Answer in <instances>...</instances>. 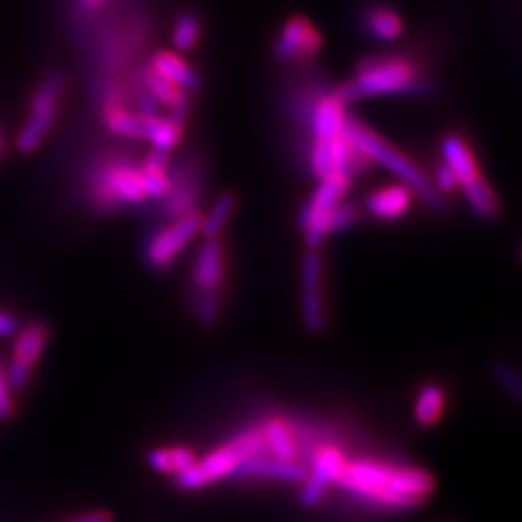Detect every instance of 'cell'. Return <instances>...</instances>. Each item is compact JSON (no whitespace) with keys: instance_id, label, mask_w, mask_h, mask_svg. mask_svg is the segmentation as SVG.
Returning <instances> with one entry per match:
<instances>
[{"instance_id":"6da1fadb","label":"cell","mask_w":522,"mask_h":522,"mask_svg":"<svg viewBox=\"0 0 522 522\" xmlns=\"http://www.w3.org/2000/svg\"><path fill=\"white\" fill-rule=\"evenodd\" d=\"M337 486L379 509L412 511L432 497L435 478L424 468L354 459L345 464Z\"/></svg>"},{"instance_id":"7a4b0ae2","label":"cell","mask_w":522,"mask_h":522,"mask_svg":"<svg viewBox=\"0 0 522 522\" xmlns=\"http://www.w3.org/2000/svg\"><path fill=\"white\" fill-rule=\"evenodd\" d=\"M350 144L354 145L370 163L383 165L387 171L395 174L405 186L412 190L422 202L426 203L434 211H443L445 202L443 196L437 192L432 184V178L424 173L412 159H408L405 153H401L397 147L377 136L374 130L364 126L362 122L348 116L347 128H345Z\"/></svg>"},{"instance_id":"3957f363","label":"cell","mask_w":522,"mask_h":522,"mask_svg":"<svg viewBox=\"0 0 522 522\" xmlns=\"http://www.w3.org/2000/svg\"><path fill=\"white\" fill-rule=\"evenodd\" d=\"M260 453H267L260 428L246 430L242 434L234 435L227 443L207 453L202 459L198 457V461L188 470L174 476V486L182 492L202 490L215 482L231 478L238 464Z\"/></svg>"},{"instance_id":"277c9868","label":"cell","mask_w":522,"mask_h":522,"mask_svg":"<svg viewBox=\"0 0 522 522\" xmlns=\"http://www.w3.org/2000/svg\"><path fill=\"white\" fill-rule=\"evenodd\" d=\"M227 252L221 238H205L192 265V300L196 319L211 327L221 316L223 290L227 285Z\"/></svg>"},{"instance_id":"5b68a950","label":"cell","mask_w":522,"mask_h":522,"mask_svg":"<svg viewBox=\"0 0 522 522\" xmlns=\"http://www.w3.org/2000/svg\"><path fill=\"white\" fill-rule=\"evenodd\" d=\"M422 87V74L418 66L403 57H377L364 60L356 76L337 93L345 101H354L374 95L412 93Z\"/></svg>"},{"instance_id":"8992f818","label":"cell","mask_w":522,"mask_h":522,"mask_svg":"<svg viewBox=\"0 0 522 522\" xmlns=\"http://www.w3.org/2000/svg\"><path fill=\"white\" fill-rule=\"evenodd\" d=\"M91 200L101 211H115L122 205H136L147 200L140 169L113 161L107 163L91 182Z\"/></svg>"},{"instance_id":"52a82bcc","label":"cell","mask_w":522,"mask_h":522,"mask_svg":"<svg viewBox=\"0 0 522 522\" xmlns=\"http://www.w3.org/2000/svg\"><path fill=\"white\" fill-rule=\"evenodd\" d=\"M62 95V78L51 74L37 87L29 103V116L16 138V147L20 153L28 155L35 151L57 120L58 99Z\"/></svg>"},{"instance_id":"ba28073f","label":"cell","mask_w":522,"mask_h":522,"mask_svg":"<svg viewBox=\"0 0 522 522\" xmlns=\"http://www.w3.org/2000/svg\"><path fill=\"white\" fill-rule=\"evenodd\" d=\"M202 213H190L186 217L173 219L165 229L153 234L145 244V265L153 271H165L178 260V256L194 242L200 234Z\"/></svg>"},{"instance_id":"9c48e42d","label":"cell","mask_w":522,"mask_h":522,"mask_svg":"<svg viewBox=\"0 0 522 522\" xmlns=\"http://www.w3.org/2000/svg\"><path fill=\"white\" fill-rule=\"evenodd\" d=\"M347 455L337 445H319L306 464V478L300 490V503L306 509L318 507L325 492L331 486H337L345 464Z\"/></svg>"},{"instance_id":"30bf717a","label":"cell","mask_w":522,"mask_h":522,"mask_svg":"<svg viewBox=\"0 0 522 522\" xmlns=\"http://www.w3.org/2000/svg\"><path fill=\"white\" fill-rule=\"evenodd\" d=\"M323 260L319 250H308L300 269V318L308 333L321 335L327 325L323 302Z\"/></svg>"},{"instance_id":"8fae6325","label":"cell","mask_w":522,"mask_h":522,"mask_svg":"<svg viewBox=\"0 0 522 522\" xmlns=\"http://www.w3.org/2000/svg\"><path fill=\"white\" fill-rule=\"evenodd\" d=\"M47 343H49V329L45 323L35 321L20 331L14 350H12L10 366L6 368L12 389L20 391L28 385L31 372H33L35 364L39 362L41 354L45 352Z\"/></svg>"},{"instance_id":"7c38bea8","label":"cell","mask_w":522,"mask_h":522,"mask_svg":"<svg viewBox=\"0 0 522 522\" xmlns=\"http://www.w3.org/2000/svg\"><path fill=\"white\" fill-rule=\"evenodd\" d=\"M352 178L348 174L331 173L319 178L318 188L310 196V200L300 211V229L302 234H310L316 231L319 225L325 221V217L339 205L345 202L348 190H350Z\"/></svg>"},{"instance_id":"4fadbf2b","label":"cell","mask_w":522,"mask_h":522,"mask_svg":"<svg viewBox=\"0 0 522 522\" xmlns=\"http://www.w3.org/2000/svg\"><path fill=\"white\" fill-rule=\"evenodd\" d=\"M321 43L318 28L308 18L294 16L281 29L275 53L281 60H306L318 55Z\"/></svg>"},{"instance_id":"5bb4252c","label":"cell","mask_w":522,"mask_h":522,"mask_svg":"<svg viewBox=\"0 0 522 522\" xmlns=\"http://www.w3.org/2000/svg\"><path fill=\"white\" fill-rule=\"evenodd\" d=\"M234 480H277L287 484H302L306 478V464L300 461H283L267 453L254 455L236 466Z\"/></svg>"},{"instance_id":"9a60e30c","label":"cell","mask_w":522,"mask_h":522,"mask_svg":"<svg viewBox=\"0 0 522 522\" xmlns=\"http://www.w3.org/2000/svg\"><path fill=\"white\" fill-rule=\"evenodd\" d=\"M347 122V101L337 91L323 93L310 109V128L318 142H329L343 136Z\"/></svg>"},{"instance_id":"2e32d148","label":"cell","mask_w":522,"mask_h":522,"mask_svg":"<svg viewBox=\"0 0 522 522\" xmlns=\"http://www.w3.org/2000/svg\"><path fill=\"white\" fill-rule=\"evenodd\" d=\"M412 190L403 182L383 186L366 200V211L377 221H399L412 205Z\"/></svg>"},{"instance_id":"e0dca14e","label":"cell","mask_w":522,"mask_h":522,"mask_svg":"<svg viewBox=\"0 0 522 522\" xmlns=\"http://www.w3.org/2000/svg\"><path fill=\"white\" fill-rule=\"evenodd\" d=\"M441 151H443V165L449 167V171L455 174L459 188L472 184L482 176L476 155L461 136H447L443 140Z\"/></svg>"},{"instance_id":"ac0fdd59","label":"cell","mask_w":522,"mask_h":522,"mask_svg":"<svg viewBox=\"0 0 522 522\" xmlns=\"http://www.w3.org/2000/svg\"><path fill=\"white\" fill-rule=\"evenodd\" d=\"M261 435L265 441L267 455L283 461H300L294 428L285 418H269L261 424Z\"/></svg>"},{"instance_id":"d6986e66","label":"cell","mask_w":522,"mask_h":522,"mask_svg":"<svg viewBox=\"0 0 522 522\" xmlns=\"http://www.w3.org/2000/svg\"><path fill=\"white\" fill-rule=\"evenodd\" d=\"M140 169L142 184H144L145 196L163 200L171 192V171H169V153L153 149Z\"/></svg>"},{"instance_id":"ffe728a7","label":"cell","mask_w":522,"mask_h":522,"mask_svg":"<svg viewBox=\"0 0 522 522\" xmlns=\"http://www.w3.org/2000/svg\"><path fill=\"white\" fill-rule=\"evenodd\" d=\"M149 70L188 93L200 86V78H198L196 70L176 53H169V51L157 53L155 57L151 58Z\"/></svg>"},{"instance_id":"44dd1931","label":"cell","mask_w":522,"mask_h":522,"mask_svg":"<svg viewBox=\"0 0 522 522\" xmlns=\"http://www.w3.org/2000/svg\"><path fill=\"white\" fill-rule=\"evenodd\" d=\"M182 124L176 116L142 115V140H147L153 149L169 153L182 138Z\"/></svg>"},{"instance_id":"7402d4cb","label":"cell","mask_w":522,"mask_h":522,"mask_svg":"<svg viewBox=\"0 0 522 522\" xmlns=\"http://www.w3.org/2000/svg\"><path fill=\"white\" fill-rule=\"evenodd\" d=\"M445 406H447V393L439 383L430 381L422 385L412 408L414 422L420 428H434L435 424L443 418Z\"/></svg>"},{"instance_id":"603a6c76","label":"cell","mask_w":522,"mask_h":522,"mask_svg":"<svg viewBox=\"0 0 522 522\" xmlns=\"http://www.w3.org/2000/svg\"><path fill=\"white\" fill-rule=\"evenodd\" d=\"M196 461H198L196 451L186 447V445L157 447V449H151L145 455V463L151 470H155L159 474H169V476L182 474L184 470H188Z\"/></svg>"},{"instance_id":"cb8c5ba5","label":"cell","mask_w":522,"mask_h":522,"mask_svg":"<svg viewBox=\"0 0 522 522\" xmlns=\"http://www.w3.org/2000/svg\"><path fill=\"white\" fill-rule=\"evenodd\" d=\"M464 198L470 205V209L484 221H495L501 213V200L497 192L493 190L492 184L480 176L472 184L464 186Z\"/></svg>"},{"instance_id":"d4e9b609","label":"cell","mask_w":522,"mask_h":522,"mask_svg":"<svg viewBox=\"0 0 522 522\" xmlns=\"http://www.w3.org/2000/svg\"><path fill=\"white\" fill-rule=\"evenodd\" d=\"M238 200L236 196L227 192L221 194L213 205L209 207V211L202 215V223H200V234L203 238H221V234L229 227L232 215L236 211Z\"/></svg>"},{"instance_id":"484cf974","label":"cell","mask_w":522,"mask_h":522,"mask_svg":"<svg viewBox=\"0 0 522 522\" xmlns=\"http://www.w3.org/2000/svg\"><path fill=\"white\" fill-rule=\"evenodd\" d=\"M105 124L120 138L142 140V115L138 111H130L116 99L109 101L105 107Z\"/></svg>"},{"instance_id":"4316f807","label":"cell","mask_w":522,"mask_h":522,"mask_svg":"<svg viewBox=\"0 0 522 522\" xmlns=\"http://www.w3.org/2000/svg\"><path fill=\"white\" fill-rule=\"evenodd\" d=\"M366 29L379 41H395L403 33V18L389 6H374L366 14Z\"/></svg>"},{"instance_id":"83f0119b","label":"cell","mask_w":522,"mask_h":522,"mask_svg":"<svg viewBox=\"0 0 522 522\" xmlns=\"http://www.w3.org/2000/svg\"><path fill=\"white\" fill-rule=\"evenodd\" d=\"M200 39V22L194 14H182L173 28V45L176 51L186 53L196 47Z\"/></svg>"},{"instance_id":"f1b7e54d","label":"cell","mask_w":522,"mask_h":522,"mask_svg":"<svg viewBox=\"0 0 522 522\" xmlns=\"http://www.w3.org/2000/svg\"><path fill=\"white\" fill-rule=\"evenodd\" d=\"M492 372L495 381L499 383V387H501L513 401L519 403V401H521L522 385L517 368L511 366V364L505 362V360H497V362L493 364Z\"/></svg>"},{"instance_id":"f546056e","label":"cell","mask_w":522,"mask_h":522,"mask_svg":"<svg viewBox=\"0 0 522 522\" xmlns=\"http://www.w3.org/2000/svg\"><path fill=\"white\" fill-rule=\"evenodd\" d=\"M12 416H14V395H12L6 368L0 362V420H8Z\"/></svg>"},{"instance_id":"4dcf8cb0","label":"cell","mask_w":522,"mask_h":522,"mask_svg":"<svg viewBox=\"0 0 522 522\" xmlns=\"http://www.w3.org/2000/svg\"><path fill=\"white\" fill-rule=\"evenodd\" d=\"M435 190L443 196V194H451L459 188V182L455 178V174L449 171V167H445L443 163L435 169L434 180H432Z\"/></svg>"},{"instance_id":"1f68e13d","label":"cell","mask_w":522,"mask_h":522,"mask_svg":"<svg viewBox=\"0 0 522 522\" xmlns=\"http://www.w3.org/2000/svg\"><path fill=\"white\" fill-rule=\"evenodd\" d=\"M60 522H115L113 515L105 509H97V511H89V513H82V515H76V517H70V519H64Z\"/></svg>"},{"instance_id":"d6a6232c","label":"cell","mask_w":522,"mask_h":522,"mask_svg":"<svg viewBox=\"0 0 522 522\" xmlns=\"http://www.w3.org/2000/svg\"><path fill=\"white\" fill-rule=\"evenodd\" d=\"M18 331V319L12 314L0 312V337H10Z\"/></svg>"},{"instance_id":"836d02e7","label":"cell","mask_w":522,"mask_h":522,"mask_svg":"<svg viewBox=\"0 0 522 522\" xmlns=\"http://www.w3.org/2000/svg\"><path fill=\"white\" fill-rule=\"evenodd\" d=\"M86 8H97V6H101L105 0H80Z\"/></svg>"},{"instance_id":"e575fe53","label":"cell","mask_w":522,"mask_h":522,"mask_svg":"<svg viewBox=\"0 0 522 522\" xmlns=\"http://www.w3.org/2000/svg\"><path fill=\"white\" fill-rule=\"evenodd\" d=\"M4 155V138H2V134H0V157Z\"/></svg>"}]
</instances>
